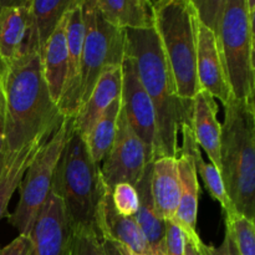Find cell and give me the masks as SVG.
Returning a JSON list of instances; mask_svg holds the SVG:
<instances>
[{
    "label": "cell",
    "instance_id": "obj_21",
    "mask_svg": "<svg viewBox=\"0 0 255 255\" xmlns=\"http://www.w3.org/2000/svg\"><path fill=\"white\" fill-rule=\"evenodd\" d=\"M106 21L122 30L154 29L153 1L149 0H94Z\"/></svg>",
    "mask_w": 255,
    "mask_h": 255
},
{
    "label": "cell",
    "instance_id": "obj_6",
    "mask_svg": "<svg viewBox=\"0 0 255 255\" xmlns=\"http://www.w3.org/2000/svg\"><path fill=\"white\" fill-rule=\"evenodd\" d=\"M154 30L168 62L177 95L192 102L202 91L197 77L199 17L193 0L153 1Z\"/></svg>",
    "mask_w": 255,
    "mask_h": 255
},
{
    "label": "cell",
    "instance_id": "obj_1",
    "mask_svg": "<svg viewBox=\"0 0 255 255\" xmlns=\"http://www.w3.org/2000/svg\"><path fill=\"white\" fill-rule=\"evenodd\" d=\"M5 152H17L40 138H50L65 119L44 79L37 45L2 64Z\"/></svg>",
    "mask_w": 255,
    "mask_h": 255
},
{
    "label": "cell",
    "instance_id": "obj_37",
    "mask_svg": "<svg viewBox=\"0 0 255 255\" xmlns=\"http://www.w3.org/2000/svg\"><path fill=\"white\" fill-rule=\"evenodd\" d=\"M1 71H2V62L0 61V80H1Z\"/></svg>",
    "mask_w": 255,
    "mask_h": 255
},
{
    "label": "cell",
    "instance_id": "obj_31",
    "mask_svg": "<svg viewBox=\"0 0 255 255\" xmlns=\"http://www.w3.org/2000/svg\"><path fill=\"white\" fill-rule=\"evenodd\" d=\"M198 249L201 255H239L233 239H232V237L227 232L223 242H222L219 247L208 246V244H204L201 241L198 243Z\"/></svg>",
    "mask_w": 255,
    "mask_h": 255
},
{
    "label": "cell",
    "instance_id": "obj_11",
    "mask_svg": "<svg viewBox=\"0 0 255 255\" xmlns=\"http://www.w3.org/2000/svg\"><path fill=\"white\" fill-rule=\"evenodd\" d=\"M72 237L64 204L51 191L30 233L31 255H72Z\"/></svg>",
    "mask_w": 255,
    "mask_h": 255
},
{
    "label": "cell",
    "instance_id": "obj_17",
    "mask_svg": "<svg viewBox=\"0 0 255 255\" xmlns=\"http://www.w3.org/2000/svg\"><path fill=\"white\" fill-rule=\"evenodd\" d=\"M217 115L216 100L202 90L192 101V131L199 148L206 152L211 163L221 172L222 124Z\"/></svg>",
    "mask_w": 255,
    "mask_h": 255
},
{
    "label": "cell",
    "instance_id": "obj_19",
    "mask_svg": "<svg viewBox=\"0 0 255 255\" xmlns=\"http://www.w3.org/2000/svg\"><path fill=\"white\" fill-rule=\"evenodd\" d=\"M179 176V204L174 222L183 231L187 238H196L197 217H198L199 182L193 158L188 152L179 148L178 156Z\"/></svg>",
    "mask_w": 255,
    "mask_h": 255
},
{
    "label": "cell",
    "instance_id": "obj_7",
    "mask_svg": "<svg viewBox=\"0 0 255 255\" xmlns=\"http://www.w3.org/2000/svg\"><path fill=\"white\" fill-rule=\"evenodd\" d=\"M71 119L65 117L62 120L54 134L37 152L20 182L19 203L14 213L7 216L9 223L19 231V234L30 236L35 221L51 192L54 174L65 148Z\"/></svg>",
    "mask_w": 255,
    "mask_h": 255
},
{
    "label": "cell",
    "instance_id": "obj_34",
    "mask_svg": "<svg viewBox=\"0 0 255 255\" xmlns=\"http://www.w3.org/2000/svg\"><path fill=\"white\" fill-rule=\"evenodd\" d=\"M202 239L198 237L196 238H187L186 244H184V255H201L198 249V243Z\"/></svg>",
    "mask_w": 255,
    "mask_h": 255
},
{
    "label": "cell",
    "instance_id": "obj_8",
    "mask_svg": "<svg viewBox=\"0 0 255 255\" xmlns=\"http://www.w3.org/2000/svg\"><path fill=\"white\" fill-rule=\"evenodd\" d=\"M82 14L85 39L80 70V109L91 95L105 67L121 65L125 55V30L106 21L94 0H82Z\"/></svg>",
    "mask_w": 255,
    "mask_h": 255
},
{
    "label": "cell",
    "instance_id": "obj_24",
    "mask_svg": "<svg viewBox=\"0 0 255 255\" xmlns=\"http://www.w3.org/2000/svg\"><path fill=\"white\" fill-rule=\"evenodd\" d=\"M181 133H182V147L183 151L188 152L192 156L194 162V167H196L197 174L201 176L203 179V183L206 186L207 191L209 192L212 197L216 201L219 202L223 211L226 212V216H231L234 214L233 207H232L231 201L228 198L226 188H224L223 181H222V176L219 169L212 163H207L204 162L203 156H202L201 148L197 144L196 139H194L193 131H192V126L188 124H183L181 126Z\"/></svg>",
    "mask_w": 255,
    "mask_h": 255
},
{
    "label": "cell",
    "instance_id": "obj_15",
    "mask_svg": "<svg viewBox=\"0 0 255 255\" xmlns=\"http://www.w3.org/2000/svg\"><path fill=\"white\" fill-rule=\"evenodd\" d=\"M197 77L203 91L214 100H221L226 105L231 99L226 71L219 55L218 44L214 32L199 20L197 37Z\"/></svg>",
    "mask_w": 255,
    "mask_h": 255
},
{
    "label": "cell",
    "instance_id": "obj_18",
    "mask_svg": "<svg viewBox=\"0 0 255 255\" xmlns=\"http://www.w3.org/2000/svg\"><path fill=\"white\" fill-rule=\"evenodd\" d=\"M149 189L157 216L163 222L174 221L179 204L177 157H163L152 162Z\"/></svg>",
    "mask_w": 255,
    "mask_h": 255
},
{
    "label": "cell",
    "instance_id": "obj_13",
    "mask_svg": "<svg viewBox=\"0 0 255 255\" xmlns=\"http://www.w3.org/2000/svg\"><path fill=\"white\" fill-rule=\"evenodd\" d=\"M67 76L59 110L64 117H76L80 110V70L85 39L82 0H76L70 7L66 27Z\"/></svg>",
    "mask_w": 255,
    "mask_h": 255
},
{
    "label": "cell",
    "instance_id": "obj_32",
    "mask_svg": "<svg viewBox=\"0 0 255 255\" xmlns=\"http://www.w3.org/2000/svg\"><path fill=\"white\" fill-rule=\"evenodd\" d=\"M32 242L30 236L19 234L7 246L0 248V255H31Z\"/></svg>",
    "mask_w": 255,
    "mask_h": 255
},
{
    "label": "cell",
    "instance_id": "obj_25",
    "mask_svg": "<svg viewBox=\"0 0 255 255\" xmlns=\"http://www.w3.org/2000/svg\"><path fill=\"white\" fill-rule=\"evenodd\" d=\"M76 0H31V20L40 52Z\"/></svg>",
    "mask_w": 255,
    "mask_h": 255
},
{
    "label": "cell",
    "instance_id": "obj_35",
    "mask_svg": "<svg viewBox=\"0 0 255 255\" xmlns=\"http://www.w3.org/2000/svg\"><path fill=\"white\" fill-rule=\"evenodd\" d=\"M102 243H104V248H105V252H106V255H121L120 254L119 249H117V247L115 246L112 242L102 241Z\"/></svg>",
    "mask_w": 255,
    "mask_h": 255
},
{
    "label": "cell",
    "instance_id": "obj_28",
    "mask_svg": "<svg viewBox=\"0 0 255 255\" xmlns=\"http://www.w3.org/2000/svg\"><path fill=\"white\" fill-rule=\"evenodd\" d=\"M115 209L124 217H134L139 208V196L136 187L129 183H119L111 189Z\"/></svg>",
    "mask_w": 255,
    "mask_h": 255
},
{
    "label": "cell",
    "instance_id": "obj_30",
    "mask_svg": "<svg viewBox=\"0 0 255 255\" xmlns=\"http://www.w3.org/2000/svg\"><path fill=\"white\" fill-rule=\"evenodd\" d=\"M164 255H184L186 236L174 221L164 222Z\"/></svg>",
    "mask_w": 255,
    "mask_h": 255
},
{
    "label": "cell",
    "instance_id": "obj_2",
    "mask_svg": "<svg viewBox=\"0 0 255 255\" xmlns=\"http://www.w3.org/2000/svg\"><path fill=\"white\" fill-rule=\"evenodd\" d=\"M125 55L133 64L156 114L153 161L177 157L181 126L192 122V102L183 101L177 95L156 30H125Z\"/></svg>",
    "mask_w": 255,
    "mask_h": 255
},
{
    "label": "cell",
    "instance_id": "obj_22",
    "mask_svg": "<svg viewBox=\"0 0 255 255\" xmlns=\"http://www.w3.org/2000/svg\"><path fill=\"white\" fill-rule=\"evenodd\" d=\"M49 138H40L17 152H5L0 163V221L7 217V206L19 188L27 167Z\"/></svg>",
    "mask_w": 255,
    "mask_h": 255
},
{
    "label": "cell",
    "instance_id": "obj_4",
    "mask_svg": "<svg viewBox=\"0 0 255 255\" xmlns=\"http://www.w3.org/2000/svg\"><path fill=\"white\" fill-rule=\"evenodd\" d=\"M221 176L234 212L255 219V106L233 96L224 105Z\"/></svg>",
    "mask_w": 255,
    "mask_h": 255
},
{
    "label": "cell",
    "instance_id": "obj_33",
    "mask_svg": "<svg viewBox=\"0 0 255 255\" xmlns=\"http://www.w3.org/2000/svg\"><path fill=\"white\" fill-rule=\"evenodd\" d=\"M5 153V101L0 80V163Z\"/></svg>",
    "mask_w": 255,
    "mask_h": 255
},
{
    "label": "cell",
    "instance_id": "obj_16",
    "mask_svg": "<svg viewBox=\"0 0 255 255\" xmlns=\"http://www.w3.org/2000/svg\"><path fill=\"white\" fill-rule=\"evenodd\" d=\"M122 64L109 65L100 75L91 95L74 120L76 131L86 137L105 110L114 101L121 99Z\"/></svg>",
    "mask_w": 255,
    "mask_h": 255
},
{
    "label": "cell",
    "instance_id": "obj_29",
    "mask_svg": "<svg viewBox=\"0 0 255 255\" xmlns=\"http://www.w3.org/2000/svg\"><path fill=\"white\" fill-rule=\"evenodd\" d=\"M72 255H106V252L96 232L77 229L72 237Z\"/></svg>",
    "mask_w": 255,
    "mask_h": 255
},
{
    "label": "cell",
    "instance_id": "obj_9",
    "mask_svg": "<svg viewBox=\"0 0 255 255\" xmlns=\"http://www.w3.org/2000/svg\"><path fill=\"white\" fill-rule=\"evenodd\" d=\"M101 168L105 184L110 189L119 183L136 186L144 176L148 161L146 148L129 126L124 109H120L116 136Z\"/></svg>",
    "mask_w": 255,
    "mask_h": 255
},
{
    "label": "cell",
    "instance_id": "obj_5",
    "mask_svg": "<svg viewBox=\"0 0 255 255\" xmlns=\"http://www.w3.org/2000/svg\"><path fill=\"white\" fill-rule=\"evenodd\" d=\"M70 122L66 143L54 174L51 191L61 199L72 231H96L99 203L109 187L101 167L91 158L84 137Z\"/></svg>",
    "mask_w": 255,
    "mask_h": 255
},
{
    "label": "cell",
    "instance_id": "obj_36",
    "mask_svg": "<svg viewBox=\"0 0 255 255\" xmlns=\"http://www.w3.org/2000/svg\"><path fill=\"white\" fill-rule=\"evenodd\" d=\"M114 244H115V243H114ZM115 246L117 247V249H119L120 254H121V255H138V254H134V253H132L131 251H128V249L124 248V247H121V246H117V244H115Z\"/></svg>",
    "mask_w": 255,
    "mask_h": 255
},
{
    "label": "cell",
    "instance_id": "obj_3",
    "mask_svg": "<svg viewBox=\"0 0 255 255\" xmlns=\"http://www.w3.org/2000/svg\"><path fill=\"white\" fill-rule=\"evenodd\" d=\"M202 24L214 32L232 96L254 101L253 0L193 1Z\"/></svg>",
    "mask_w": 255,
    "mask_h": 255
},
{
    "label": "cell",
    "instance_id": "obj_27",
    "mask_svg": "<svg viewBox=\"0 0 255 255\" xmlns=\"http://www.w3.org/2000/svg\"><path fill=\"white\" fill-rule=\"evenodd\" d=\"M226 227L239 255H255L254 221L234 213L226 216Z\"/></svg>",
    "mask_w": 255,
    "mask_h": 255
},
{
    "label": "cell",
    "instance_id": "obj_20",
    "mask_svg": "<svg viewBox=\"0 0 255 255\" xmlns=\"http://www.w3.org/2000/svg\"><path fill=\"white\" fill-rule=\"evenodd\" d=\"M67 16L69 11L64 15L60 24L47 40L44 50L40 52L44 79L50 96L56 105H59L62 96L67 76Z\"/></svg>",
    "mask_w": 255,
    "mask_h": 255
},
{
    "label": "cell",
    "instance_id": "obj_12",
    "mask_svg": "<svg viewBox=\"0 0 255 255\" xmlns=\"http://www.w3.org/2000/svg\"><path fill=\"white\" fill-rule=\"evenodd\" d=\"M30 7L31 0L0 1V61L2 64L12 61L27 47L37 45Z\"/></svg>",
    "mask_w": 255,
    "mask_h": 255
},
{
    "label": "cell",
    "instance_id": "obj_23",
    "mask_svg": "<svg viewBox=\"0 0 255 255\" xmlns=\"http://www.w3.org/2000/svg\"><path fill=\"white\" fill-rule=\"evenodd\" d=\"M151 166H147L144 176L136 184V189L139 196V208L134 214V221L138 226L139 231L143 234L152 255H164V222L157 216L154 211L153 202L149 189V179H151Z\"/></svg>",
    "mask_w": 255,
    "mask_h": 255
},
{
    "label": "cell",
    "instance_id": "obj_10",
    "mask_svg": "<svg viewBox=\"0 0 255 255\" xmlns=\"http://www.w3.org/2000/svg\"><path fill=\"white\" fill-rule=\"evenodd\" d=\"M121 107L131 128L146 148L147 161L152 163L156 144V114L133 64L126 55L122 60Z\"/></svg>",
    "mask_w": 255,
    "mask_h": 255
},
{
    "label": "cell",
    "instance_id": "obj_14",
    "mask_svg": "<svg viewBox=\"0 0 255 255\" xmlns=\"http://www.w3.org/2000/svg\"><path fill=\"white\" fill-rule=\"evenodd\" d=\"M96 231L102 241L112 242L134 254L152 255L133 217H124L116 212L112 203L111 189H107L99 203Z\"/></svg>",
    "mask_w": 255,
    "mask_h": 255
},
{
    "label": "cell",
    "instance_id": "obj_26",
    "mask_svg": "<svg viewBox=\"0 0 255 255\" xmlns=\"http://www.w3.org/2000/svg\"><path fill=\"white\" fill-rule=\"evenodd\" d=\"M120 109H121V99L114 101L105 110L101 117L97 120L96 124L84 138L91 154V158L97 164H100V162L105 159L114 143Z\"/></svg>",
    "mask_w": 255,
    "mask_h": 255
}]
</instances>
